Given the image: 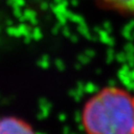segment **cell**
Instances as JSON below:
<instances>
[{
	"instance_id": "2",
	"label": "cell",
	"mask_w": 134,
	"mask_h": 134,
	"mask_svg": "<svg viewBox=\"0 0 134 134\" xmlns=\"http://www.w3.org/2000/svg\"><path fill=\"white\" fill-rule=\"evenodd\" d=\"M0 134H36L32 126L14 116H7L0 119Z\"/></svg>"
},
{
	"instance_id": "3",
	"label": "cell",
	"mask_w": 134,
	"mask_h": 134,
	"mask_svg": "<svg viewBox=\"0 0 134 134\" xmlns=\"http://www.w3.org/2000/svg\"><path fill=\"white\" fill-rule=\"evenodd\" d=\"M112 11L134 17V0H98Z\"/></svg>"
},
{
	"instance_id": "1",
	"label": "cell",
	"mask_w": 134,
	"mask_h": 134,
	"mask_svg": "<svg viewBox=\"0 0 134 134\" xmlns=\"http://www.w3.org/2000/svg\"><path fill=\"white\" fill-rule=\"evenodd\" d=\"M81 125L86 134H134V96L107 87L85 104Z\"/></svg>"
}]
</instances>
